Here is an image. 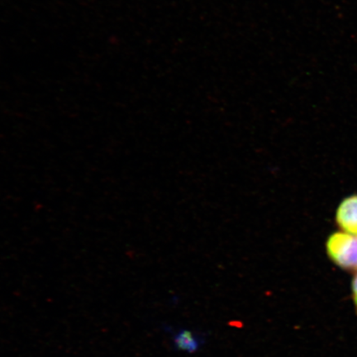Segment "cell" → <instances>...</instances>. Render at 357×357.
Instances as JSON below:
<instances>
[{"label": "cell", "mask_w": 357, "mask_h": 357, "mask_svg": "<svg viewBox=\"0 0 357 357\" xmlns=\"http://www.w3.org/2000/svg\"><path fill=\"white\" fill-rule=\"evenodd\" d=\"M351 297L356 310L357 311V271H356L354 278L351 281Z\"/></svg>", "instance_id": "277c9868"}, {"label": "cell", "mask_w": 357, "mask_h": 357, "mask_svg": "<svg viewBox=\"0 0 357 357\" xmlns=\"http://www.w3.org/2000/svg\"><path fill=\"white\" fill-rule=\"evenodd\" d=\"M337 222L342 231L357 236V195H352L339 205Z\"/></svg>", "instance_id": "7a4b0ae2"}, {"label": "cell", "mask_w": 357, "mask_h": 357, "mask_svg": "<svg viewBox=\"0 0 357 357\" xmlns=\"http://www.w3.org/2000/svg\"><path fill=\"white\" fill-rule=\"evenodd\" d=\"M326 250L335 265L345 271H357V236L337 231L329 236Z\"/></svg>", "instance_id": "6da1fadb"}, {"label": "cell", "mask_w": 357, "mask_h": 357, "mask_svg": "<svg viewBox=\"0 0 357 357\" xmlns=\"http://www.w3.org/2000/svg\"><path fill=\"white\" fill-rule=\"evenodd\" d=\"M176 345L180 349L184 351H195L197 349L198 341L192 336L190 332L184 331L178 334L176 338Z\"/></svg>", "instance_id": "3957f363"}]
</instances>
